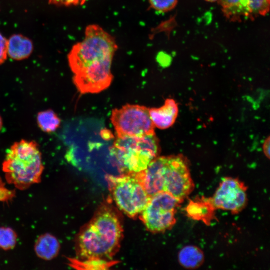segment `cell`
I'll return each mask as SVG.
<instances>
[{"label": "cell", "mask_w": 270, "mask_h": 270, "mask_svg": "<svg viewBox=\"0 0 270 270\" xmlns=\"http://www.w3.org/2000/svg\"><path fill=\"white\" fill-rule=\"evenodd\" d=\"M118 46L115 38L97 24L86 26L83 40L68 54L74 82L82 94H98L111 84V68Z\"/></svg>", "instance_id": "1"}, {"label": "cell", "mask_w": 270, "mask_h": 270, "mask_svg": "<svg viewBox=\"0 0 270 270\" xmlns=\"http://www.w3.org/2000/svg\"><path fill=\"white\" fill-rule=\"evenodd\" d=\"M122 232L116 212L110 206H102L78 234V256L83 260L112 258L120 248Z\"/></svg>", "instance_id": "2"}, {"label": "cell", "mask_w": 270, "mask_h": 270, "mask_svg": "<svg viewBox=\"0 0 270 270\" xmlns=\"http://www.w3.org/2000/svg\"><path fill=\"white\" fill-rule=\"evenodd\" d=\"M134 176L150 198L165 192L182 202L194 188L188 162L181 155L158 156Z\"/></svg>", "instance_id": "3"}, {"label": "cell", "mask_w": 270, "mask_h": 270, "mask_svg": "<svg viewBox=\"0 0 270 270\" xmlns=\"http://www.w3.org/2000/svg\"><path fill=\"white\" fill-rule=\"evenodd\" d=\"M2 170L7 182L19 190L39 182L44 166L38 144L26 140L15 142L7 154Z\"/></svg>", "instance_id": "4"}, {"label": "cell", "mask_w": 270, "mask_h": 270, "mask_svg": "<svg viewBox=\"0 0 270 270\" xmlns=\"http://www.w3.org/2000/svg\"><path fill=\"white\" fill-rule=\"evenodd\" d=\"M156 134L142 136H116L110 153L119 169L126 174H136L146 170L160 152Z\"/></svg>", "instance_id": "5"}, {"label": "cell", "mask_w": 270, "mask_h": 270, "mask_svg": "<svg viewBox=\"0 0 270 270\" xmlns=\"http://www.w3.org/2000/svg\"><path fill=\"white\" fill-rule=\"evenodd\" d=\"M111 192L118 208L130 218L140 214L150 197L134 174L108 178Z\"/></svg>", "instance_id": "6"}, {"label": "cell", "mask_w": 270, "mask_h": 270, "mask_svg": "<svg viewBox=\"0 0 270 270\" xmlns=\"http://www.w3.org/2000/svg\"><path fill=\"white\" fill-rule=\"evenodd\" d=\"M150 108L139 105L126 104L112 110L110 120L116 136H142L155 134Z\"/></svg>", "instance_id": "7"}, {"label": "cell", "mask_w": 270, "mask_h": 270, "mask_svg": "<svg viewBox=\"0 0 270 270\" xmlns=\"http://www.w3.org/2000/svg\"><path fill=\"white\" fill-rule=\"evenodd\" d=\"M180 202L167 192H158L150 198L140 214L141 220L149 231L155 233L164 232L176 222V214Z\"/></svg>", "instance_id": "8"}, {"label": "cell", "mask_w": 270, "mask_h": 270, "mask_svg": "<svg viewBox=\"0 0 270 270\" xmlns=\"http://www.w3.org/2000/svg\"><path fill=\"white\" fill-rule=\"evenodd\" d=\"M224 17L230 22L254 20L266 16L270 10V0H219Z\"/></svg>", "instance_id": "9"}, {"label": "cell", "mask_w": 270, "mask_h": 270, "mask_svg": "<svg viewBox=\"0 0 270 270\" xmlns=\"http://www.w3.org/2000/svg\"><path fill=\"white\" fill-rule=\"evenodd\" d=\"M247 194L244 184L237 179L226 178L212 200L216 208L236 213L246 206Z\"/></svg>", "instance_id": "10"}, {"label": "cell", "mask_w": 270, "mask_h": 270, "mask_svg": "<svg viewBox=\"0 0 270 270\" xmlns=\"http://www.w3.org/2000/svg\"><path fill=\"white\" fill-rule=\"evenodd\" d=\"M149 113L154 126L166 130L174 124L178 114V107L174 100L168 98L163 106L150 108Z\"/></svg>", "instance_id": "11"}, {"label": "cell", "mask_w": 270, "mask_h": 270, "mask_svg": "<svg viewBox=\"0 0 270 270\" xmlns=\"http://www.w3.org/2000/svg\"><path fill=\"white\" fill-rule=\"evenodd\" d=\"M33 44L28 38L14 34L8 40V56L17 60L28 58L33 51Z\"/></svg>", "instance_id": "12"}, {"label": "cell", "mask_w": 270, "mask_h": 270, "mask_svg": "<svg viewBox=\"0 0 270 270\" xmlns=\"http://www.w3.org/2000/svg\"><path fill=\"white\" fill-rule=\"evenodd\" d=\"M34 248L39 258L45 260H50L58 254L60 244L54 236L45 234L38 238Z\"/></svg>", "instance_id": "13"}, {"label": "cell", "mask_w": 270, "mask_h": 270, "mask_svg": "<svg viewBox=\"0 0 270 270\" xmlns=\"http://www.w3.org/2000/svg\"><path fill=\"white\" fill-rule=\"evenodd\" d=\"M180 264L187 269H196L201 266L204 260L202 250L195 246L184 247L178 254Z\"/></svg>", "instance_id": "14"}, {"label": "cell", "mask_w": 270, "mask_h": 270, "mask_svg": "<svg viewBox=\"0 0 270 270\" xmlns=\"http://www.w3.org/2000/svg\"><path fill=\"white\" fill-rule=\"evenodd\" d=\"M37 120L41 130L48 133L55 132L61 122L60 118L52 110L40 112L38 115Z\"/></svg>", "instance_id": "15"}, {"label": "cell", "mask_w": 270, "mask_h": 270, "mask_svg": "<svg viewBox=\"0 0 270 270\" xmlns=\"http://www.w3.org/2000/svg\"><path fill=\"white\" fill-rule=\"evenodd\" d=\"M17 236L15 232L10 228H0V248L9 250L16 244Z\"/></svg>", "instance_id": "16"}, {"label": "cell", "mask_w": 270, "mask_h": 270, "mask_svg": "<svg viewBox=\"0 0 270 270\" xmlns=\"http://www.w3.org/2000/svg\"><path fill=\"white\" fill-rule=\"evenodd\" d=\"M178 3V0H149V8L160 12H168L174 10Z\"/></svg>", "instance_id": "17"}, {"label": "cell", "mask_w": 270, "mask_h": 270, "mask_svg": "<svg viewBox=\"0 0 270 270\" xmlns=\"http://www.w3.org/2000/svg\"><path fill=\"white\" fill-rule=\"evenodd\" d=\"M86 2V0H49L50 4L66 6H83Z\"/></svg>", "instance_id": "18"}, {"label": "cell", "mask_w": 270, "mask_h": 270, "mask_svg": "<svg viewBox=\"0 0 270 270\" xmlns=\"http://www.w3.org/2000/svg\"><path fill=\"white\" fill-rule=\"evenodd\" d=\"M14 190L8 189L2 182L0 180V202H8L14 197Z\"/></svg>", "instance_id": "19"}, {"label": "cell", "mask_w": 270, "mask_h": 270, "mask_svg": "<svg viewBox=\"0 0 270 270\" xmlns=\"http://www.w3.org/2000/svg\"><path fill=\"white\" fill-rule=\"evenodd\" d=\"M8 57V40L0 33V64L5 62Z\"/></svg>", "instance_id": "20"}, {"label": "cell", "mask_w": 270, "mask_h": 270, "mask_svg": "<svg viewBox=\"0 0 270 270\" xmlns=\"http://www.w3.org/2000/svg\"><path fill=\"white\" fill-rule=\"evenodd\" d=\"M270 138L268 137L266 140L264 141L263 144V150L266 156L269 158H270Z\"/></svg>", "instance_id": "21"}, {"label": "cell", "mask_w": 270, "mask_h": 270, "mask_svg": "<svg viewBox=\"0 0 270 270\" xmlns=\"http://www.w3.org/2000/svg\"><path fill=\"white\" fill-rule=\"evenodd\" d=\"M2 128V120L1 116H0V132L1 131Z\"/></svg>", "instance_id": "22"}, {"label": "cell", "mask_w": 270, "mask_h": 270, "mask_svg": "<svg viewBox=\"0 0 270 270\" xmlns=\"http://www.w3.org/2000/svg\"><path fill=\"white\" fill-rule=\"evenodd\" d=\"M206 2H218L219 0H204Z\"/></svg>", "instance_id": "23"}]
</instances>
